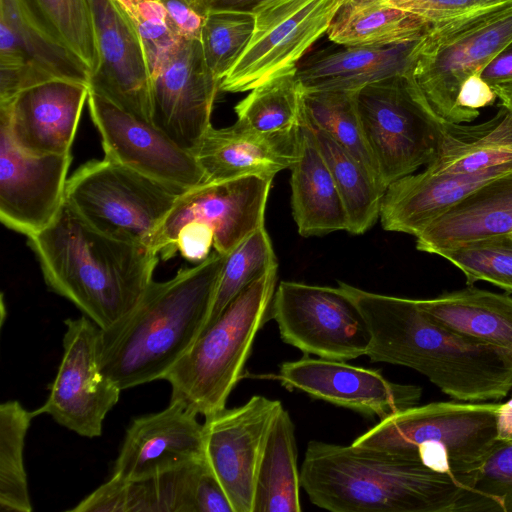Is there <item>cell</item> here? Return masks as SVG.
I'll list each match as a JSON object with an SVG mask.
<instances>
[{
    "instance_id": "obj_4",
    "label": "cell",
    "mask_w": 512,
    "mask_h": 512,
    "mask_svg": "<svg viewBox=\"0 0 512 512\" xmlns=\"http://www.w3.org/2000/svg\"><path fill=\"white\" fill-rule=\"evenodd\" d=\"M227 255L215 251L167 281L153 280L130 314L101 329L100 368L121 391L164 379L194 344Z\"/></svg>"
},
{
    "instance_id": "obj_28",
    "label": "cell",
    "mask_w": 512,
    "mask_h": 512,
    "mask_svg": "<svg viewBox=\"0 0 512 512\" xmlns=\"http://www.w3.org/2000/svg\"><path fill=\"white\" fill-rule=\"evenodd\" d=\"M416 303L430 319L448 330L512 352V297L507 294L468 285Z\"/></svg>"
},
{
    "instance_id": "obj_29",
    "label": "cell",
    "mask_w": 512,
    "mask_h": 512,
    "mask_svg": "<svg viewBox=\"0 0 512 512\" xmlns=\"http://www.w3.org/2000/svg\"><path fill=\"white\" fill-rule=\"evenodd\" d=\"M0 52L24 63L33 85L56 78L89 84L84 66L46 35L20 0H0Z\"/></svg>"
},
{
    "instance_id": "obj_44",
    "label": "cell",
    "mask_w": 512,
    "mask_h": 512,
    "mask_svg": "<svg viewBox=\"0 0 512 512\" xmlns=\"http://www.w3.org/2000/svg\"><path fill=\"white\" fill-rule=\"evenodd\" d=\"M175 31L182 38H200L204 16L187 0H160Z\"/></svg>"
},
{
    "instance_id": "obj_7",
    "label": "cell",
    "mask_w": 512,
    "mask_h": 512,
    "mask_svg": "<svg viewBox=\"0 0 512 512\" xmlns=\"http://www.w3.org/2000/svg\"><path fill=\"white\" fill-rule=\"evenodd\" d=\"M511 41L512 0L431 24L412 52L410 71L439 118L461 124L479 116L459 106L460 88Z\"/></svg>"
},
{
    "instance_id": "obj_27",
    "label": "cell",
    "mask_w": 512,
    "mask_h": 512,
    "mask_svg": "<svg viewBox=\"0 0 512 512\" xmlns=\"http://www.w3.org/2000/svg\"><path fill=\"white\" fill-rule=\"evenodd\" d=\"M290 169L292 213L299 234L309 237L347 231L340 193L304 117L298 157Z\"/></svg>"
},
{
    "instance_id": "obj_38",
    "label": "cell",
    "mask_w": 512,
    "mask_h": 512,
    "mask_svg": "<svg viewBox=\"0 0 512 512\" xmlns=\"http://www.w3.org/2000/svg\"><path fill=\"white\" fill-rule=\"evenodd\" d=\"M275 265L277 258L269 234L263 225L227 255L203 331L239 293Z\"/></svg>"
},
{
    "instance_id": "obj_23",
    "label": "cell",
    "mask_w": 512,
    "mask_h": 512,
    "mask_svg": "<svg viewBox=\"0 0 512 512\" xmlns=\"http://www.w3.org/2000/svg\"><path fill=\"white\" fill-rule=\"evenodd\" d=\"M512 171V163L481 173L451 174L425 169L388 185L381 203L380 221L387 231L419 235L472 191Z\"/></svg>"
},
{
    "instance_id": "obj_11",
    "label": "cell",
    "mask_w": 512,
    "mask_h": 512,
    "mask_svg": "<svg viewBox=\"0 0 512 512\" xmlns=\"http://www.w3.org/2000/svg\"><path fill=\"white\" fill-rule=\"evenodd\" d=\"M343 0H272L255 14L252 37L220 90L250 91L270 78L296 70L325 33Z\"/></svg>"
},
{
    "instance_id": "obj_13",
    "label": "cell",
    "mask_w": 512,
    "mask_h": 512,
    "mask_svg": "<svg viewBox=\"0 0 512 512\" xmlns=\"http://www.w3.org/2000/svg\"><path fill=\"white\" fill-rule=\"evenodd\" d=\"M63 354L50 393L34 415L48 414L59 425L88 438L102 434L121 390L101 371V328L85 315L64 321Z\"/></svg>"
},
{
    "instance_id": "obj_24",
    "label": "cell",
    "mask_w": 512,
    "mask_h": 512,
    "mask_svg": "<svg viewBox=\"0 0 512 512\" xmlns=\"http://www.w3.org/2000/svg\"><path fill=\"white\" fill-rule=\"evenodd\" d=\"M300 132L268 135L236 121L225 128L211 126L193 153L205 173L206 182L244 176L273 179L278 172L291 168L296 162Z\"/></svg>"
},
{
    "instance_id": "obj_42",
    "label": "cell",
    "mask_w": 512,
    "mask_h": 512,
    "mask_svg": "<svg viewBox=\"0 0 512 512\" xmlns=\"http://www.w3.org/2000/svg\"><path fill=\"white\" fill-rule=\"evenodd\" d=\"M475 489L496 499L503 512H512V443H496L479 471Z\"/></svg>"
},
{
    "instance_id": "obj_48",
    "label": "cell",
    "mask_w": 512,
    "mask_h": 512,
    "mask_svg": "<svg viewBox=\"0 0 512 512\" xmlns=\"http://www.w3.org/2000/svg\"><path fill=\"white\" fill-rule=\"evenodd\" d=\"M497 441L512 443V397L500 404L497 423Z\"/></svg>"
},
{
    "instance_id": "obj_50",
    "label": "cell",
    "mask_w": 512,
    "mask_h": 512,
    "mask_svg": "<svg viewBox=\"0 0 512 512\" xmlns=\"http://www.w3.org/2000/svg\"><path fill=\"white\" fill-rule=\"evenodd\" d=\"M357 1H363V0H343V4L349 3V2H357Z\"/></svg>"
},
{
    "instance_id": "obj_49",
    "label": "cell",
    "mask_w": 512,
    "mask_h": 512,
    "mask_svg": "<svg viewBox=\"0 0 512 512\" xmlns=\"http://www.w3.org/2000/svg\"><path fill=\"white\" fill-rule=\"evenodd\" d=\"M493 89L500 100V106L512 113V82L498 84Z\"/></svg>"
},
{
    "instance_id": "obj_34",
    "label": "cell",
    "mask_w": 512,
    "mask_h": 512,
    "mask_svg": "<svg viewBox=\"0 0 512 512\" xmlns=\"http://www.w3.org/2000/svg\"><path fill=\"white\" fill-rule=\"evenodd\" d=\"M303 91L296 70L256 86L234 111L242 125L268 135L298 134L303 123Z\"/></svg>"
},
{
    "instance_id": "obj_26",
    "label": "cell",
    "mask_w": 512,
    "mask_h": 512,
    "mask_svg": "<svg viewBox=\"0 0 512 512\" xmlns=\"http://www.w3.org/2000/svg\"><path fill=\"white\" fill-rule=\"evenodd\" d=\"M418 40L384 47L318 50L298 64L296 76L303 91L358 90L409 71Z\"/></svg>"
},
{
    "instance_id": "obj_46",
    "label": "cell",
    "mask_w": 512,
    "mask_h": 512,
    "mask_svg": "<svg viewBox=\"0 0 512 512\" xmlns=\"http://www.w3.org/2000/svg\"><path fill=\"white\" fill-rule=\"evenodd\" d=\"M479 74L491 87L512 82V41Z\"/></svg>"
},
{
    "instance_id": "obj_43",
    "label": "cell",
    "mask_w": 512,
    "mask_h": 512,
    "mask_svg": "<svg viewBox=\"0 0 512 512\" xmlns=\"http://www.w3.org/2000/svg\"><path fill=\"white\" fill-rule=\"evenodd\" d=\"M433 24L506 0H382Z\"/></svg>"
},
{
    "instance_id": "obj_21",
    "label": "cell",
    "mask_w": 512,
    "mask_h": 512,
    "mask_svg": "<svg viewBox=\"0 0 512 512\" xmlns=\"http://www.w3.org/2000/svg\"><path fill=\"white\" fill-rule=\"evenodd\" d=\"M203 424L177 401L164 410L135 418L126 430L112 477L139 480L204 457Z\"/></svg>"
},
{
    "instance_id": "obj_1",
    "label": "cell",
    "mask_w": 512,
    "mask_h": 512,
    "mask_svg": "<svg viewBox=\"0 0 512 512\" xmlns=\"http://www.w3.org/2000/svg\"><path fill=\"white\" fill-rule=\"evenodd\" d=\"M363 315L372 362L421 373L456 401L500 400L512 389V352L468 339L430 319L416 299L382 295L339 282Z\"/></svg>"
},
{
    "instance_id": "obj_45",
    "label": "cell",
    "mask_w": 512,
    "mask_h": 512,
    "mask_svg": "<svg viewBox=\"0 0 512 512\" xmlns=\"http://www.w3.org/2000/svg\"><path fill=\"white\" fill-rule=\"evenodd\" d=\"M497 95L479 73L471 75L461 86L458 94V104L460 107L479 111L481 108L491 106L495 103Z\"/></svg>"
},
{
    "instance_id": "obj_31",
    "label": "cell",
    "mask_w": 512,
    "mask_h": 512,
    "mask_svg": "<svg viewBox=\"0 0 512 512\" xmlns=\"http://www.w3.org/2000/svg\"><path fill=\"white\" fill-rule=\"evenodd\" d=\"M430 26L382 0H363L342 4L326 34L339 46L384 47L416 41Z\"/></svg>"
},
{
    "instance_id": "obj_9",
    "label": "cell",
    "mask_w": 512,
    "mask_h": 512,
    "mask_svg": "<svg viewBox=\"0 0 512 512\" xmlns=\"http://www.w3.org/2000/svg\"><path fill=\"white\" fill-rule=\"evenodd\" d=\"M356 104L385 189L434 159L445 122L429 105L410 69L358 89Z\"/></svg>"
},
{
    "instance_id": "obj_18",
    "label": "cell",
    "mask_w": 512,
    "mask_h": 512,
    "mask_svg": "<svg viewBox=\"0 0 512 512\" xmlns=\"http://www.w3.org/2000/svg\"><path fill=\"white\" fill-rule=\"evenodd\" d=\"M67 154H31L0 121V220L27 237L46 228L65 201Z\"/></svg>"
},
{
    "instance_id": "obj_30",
    "label": "cell",
    "mask_w": 512,
    "mask_h": 512,
    "mask_svg": "<svg viewBox=\"0 0 512 512\" xmlns=\"http://www.w3.org/2000/svg\"><path fill=\"white\" fill-rule=\"evenodd\" d=\"M511 163L512 113L500 106L491 119L480 124L445 122L436 155L426 169L475 174Z\"/></svg>"
},
{
    "instance_id": "obj_14",
    "label": "cell",
    "mask_w": 512,
    "mask_h": 512,
    "mask_svg": "<svg viewBox=\"0 0 512 512\" xmlns=\"http://www.w3.org/2000/svg\"><path fill=\"white\" fill-rule=\"evenodd\" d=\"M88 107L104 158L183 193L206 182L196 156L154 124L125 111L90 89Z\"/></svg>"
},
{
    "instance_id": "obj_8",
    "label": "cell",
    "mask_w": 512,
    "mask_h": 512,
    "mask_svg": "<svg viewBox=\"0 0 512 512\" xmlns=\"http://www.w3.org/2000/svg\"><path fill=\"white\" fill-rule=\"evenodd\" d=\"M271 178L244 176L205 182L178 196L152 236L150 248L162 260L180 253L196 264L211 248L231 253L264 225Z\"/></svg>"
},
{
    "instance_id": "obj_20",
    "label": "cell",
    "mask_w": 512,
    "mask_h": 512,
    "mask_svg": "<svg viewBox=\"0 0 512 512\" xmlns=\"http://www.w3.org/2000/svg\"><path fill=\"white\" fill-rule=\"evenodd\" d=\"M89 91V84L62 78L35 84L0 104V121L28 153H71Z\"/></svg>"
},
{
    "instance_id": "obj_10",
    "label": "cell",
    "mask_w": 512,
    "mask_h": 512,
    "mask_svg": "<svg viewBox=\"0 0 512 512\" xmlns=\"http://www.w3.org/2000/svg\"><path fill=\"white\" fill-rule=\"evenodd\" d=\"M175 189L106 158L67 179L65 200L97 229L150 248L178 196Z\"/></svg>"
},
{
    "instance_id": "obj_47",
    "label": "cell",
    "mask_w": 512,
    "mask_h": 512,
    "mask_svg": "<svg viewBox=\"0 0 512 512\" xmlns=\"http://www.w3.org/2000/svg\"><path fill=\"white\" fill-rule=\"evenodd\" d=\"M194 9L204 15L208 11H237L255 14L272 0H187Z\"/></svg>"
},
{
    "instance_id": "obj_33",
    "label": "cell",
    "mask_w": 512,
    "mask_h": 512,
    "mask_svg": "<svg viewBox=\"0 0 512 512\" xmlns=\"http://www.w3.org/2000/svg\"><path fill=\"white\" fill-rule=\"evenodd\" d=\"M307 124L313 132L343 201L348 221L347 231L352 234H363L379 219L386 189L346 148L322 130L312 127L308 122Z\"/></svg>"
},
{
    "instance_id": "obj_36",
    "label": "cell",
    "mask_w": 512,
    "mask_h": 512,
    "mask_svg": "<svg viewBox=\"0 0 512 512\" xmlns=\"http://www.w3.org/2000/svg\"><path fill=\"white\" fill-rule=\"evenodd\" d=\"M356 92L357 90L303 91V116L312 127L322 130L352 153L380 181L362 129Z\"/></svg>"
},
{
    "instance_id": "obj_25",
    "label": "cell",
    "mask_w": 512,
    "mask_h": 512,
    "mask_svg": "<svg viewBox=\"0 0 512 512\" xmlns=\"http://www.w3.org/2000/svg\"><path fill=\"white\" fill-rule=\"evenodd\" d=\"M512 235V171L472 191L416 236V248L440 255L492 236Z\"/></svg>"
},
{
    "instance_id": "obj_37",
    "label": "cell",
    "mask_w": 512,
    "mask_h": 512,
    "mask_svg": "<svg viewBox=\"0 0 512 512\" xmlns=\"http://www.w3.org/2000/svg\"><path fill=\"white\" fill-rule=\"evenodd\" d=\"M34 413L18 401L0 406V509L6 512H31L27 475L24 466L25 437Z\"/></svg>"
},
{
    "instance_id": "obj_15",
    "label": "cell",
    "mask_w": 512,
    "mask_h": 512,
    "mask_svg": "<svg viewBox=\"0 0 512 512\" xmlns=\"http://www.w3.org/2000/svg\"><path fill=\"white\" fill-rule=\"evenodd\" d=\"M278 400L252 396L245 404L205 417V458L222 485L233 512H253L258 468Z\"/></svg>"
},
{
    "instance_id": "obj_19",
    "label": "cell",
    "mask_w": 512,
    "mask_h": 512,
    "mask_svg": "<svg viewBox=\"0 0 512 512\" xmlns=\"http://www.w3.org/2000/svg\"><path fill=\"white\" fill-rule=\"evenodd\" d=\"M277 378L289 389L380 420L417 405L421 397L420 387L391 382L379 370L325 358L284 362Z\"/></svg>"
},
{
    "instance_id": "obj_40",
    "label": "cell",
    "mask_w": 512,
    "mask_h": 512,
    "mask_svg": "<svg viewBox=\"0 0 512 512\" xmlns=\"http://www.w3.org/2000/svg\"><path fill=\"white\" fill-rule=\"evenodd\" d=\"M439 256L462 271L467 285L486 281L512 293V235L478 239Z\"/></svg>"
},
{
    "instance_id": "obj_5",
    "label": "cell",
    "mask_w": 512,
    "mask_h": 512,
    "mask_svg": "<svg viewBox=\"0 0 512 512\" xmlns=\"http://www.w3.org/2000/svg\"><path fill=\"white\" fill-rule=\"evenodd\" d=\"M501 403L432 402L391 415L351 443L433 471L475 488L497 443Z\"/></svg>"
},
{
    "instance_id": "obj_17",
    "label": "cell",
    "mask_w": 512,
    "mask_h": 512,
    "mask_svg": "<svg viewBox=\"0 0 512 512\" xmlns=\"http://www.w3.org/2000/svg\"><path fill=\"white\" fill-rule=\"evenodd\" d=\"M98 65L91 90L152 123V75L139 31L118 0H90Z\"/></svg>"
},
{
    "instance_id": "obj_16",
    "label": "cell",
    "mask_w": 512,
    "mask_h": 512,
    "mask_svg": "<svg viewBox=\"0 0 512 512\" xmlns=\"http://www.w3.org/2000/svg\"><path fill=\"white\" fill-rule=\"evenodd\" d=\"M220 83L206 63L200 38H183L152 75V124L193 152L212 126Z\"/></svg>"
},
{
    "instance_id": "obj_22",
    "label": "cell",
    "mask_w": 512,
    "mask_h": 512,
    "mask_svg": "<svg viewBox=\"0 0 512 512\" xmlns=\"http://www.w3.org/2000/svg\"><path fill=\"white\" fill-rule=\"evenodd\" d=\"M215 483L204 457L139 480L111 477L72 512H200Z\"/></svg>"
},
{
    "instance_id": "obj_3",
    "label": "cell",
    "mask_w": 512,
    "mask_h": 512,
    "mask_svg": "<svg viewBox=\"0 0 512 512\" xmlns=\"http://www.w3.org/2000/svg\"><path fill=\"white\" fill-rule=\"evenodd\" d=\"M27 238L47 286L102 330L138 305L159 260L148 246L97 229L66 200L46 228Z\"/></svg>"
},
{
    "instance_id": "obj_6",
    "label": "cell",
    "mask_w": 512,
    "mask_h": 512,
    "mask_svg": "<svg viewBox=\"0 0 512 512\" xmlns=\"http://www.w3.org/2000/svg\"><path fill=\"white\" fill-rule=\"evenodd\" d=\"M277 267L269 268L239 293L166 374L170 401L204 417L226 407L256 334L271 317Z\"/></svg>"
},
{
    "instance_id": "obj_2",
    "label": "cell",
    "mask_w": 512,
    "mask_h": 512,
    "mask_svg": "<svg viewBox=\"0 0 512 512\" xmlns=\"http://www.w3.org/2000/svg\"><path fill=\"white\" fill-rule=\"evenodd\" d=\"M300 483L314 505L332 512H503L448 474L352 444L309 442Z\"/></svg>"
},
{
    "instance_id": "obj_39",
    "label": "cell",
    "mask_w": 512,
    "mask_h": 512,
    "mask_svg": "<svg viewBox=\"0 0 512 512\" xmlns=\"http://www.w3.org/2000/svg\"><path fill=\"white\" fill-rule=\"evenodd\" d=\"M200 41L206 63L222 80L250 41L255 17L237 11H208L204 15Z\"/></svg>"
},
{
    "instance_id": "obj_35",
    "label": "cell",
    "mask_w": 512,
    "mask_h": 512,
    "mask_svg": "<svg viewBox=\"0 0 512 512\" xmlns=\"http://www.w3.org/2000/svg\"><path fill=\"white\" fill-rule=\"evenodd\" d=\"M20 1L46 35L91 76L98 65V49L90 0Z\"/></svg>"
},
{
    "instance_id": "obj_32",
    "label": "cell",
    "mask_w": 512,
    "mask_h": 512,
    "mask_svg": "<svg viewBox=\"0 0 512 512\" xmlns=\"http://www.w3.org/2000/svg\"><path fill=\"white\" fill-rule=\"evenodd\" d=\"M300 471L294 424L284 407L276 415L258 468L253 512H299Z\"/></svg>"
},
{
    "instance_id": "obj_12",
    "label": "cell",
    "mask_w": 512,
    "mask_h": 512,
    "mask_svg": "<svg viewBox=\"0 0 512 512\" xmlns=\"http://www.w3.org/2000/svg\"><path fill=\"white\" fill-rule=\"evenodd\" d=\"M270 312L282 340L305 354L340 361L366 355L367 323L339 286L282 281Z\"/></svg>"
},
{
    "instance_id": "obj_41",
    "label": "cell",
    "mask_w": 512,
    "mask_h": 512,
    "mask_svg": "<svg viewBox=\"0 0 512 512\" xmlns=\"http://www.w3.org/2000/svg\"><path fill=\"white\" fill-rule=\"evenodd\" d=\"M134 21L145 46L151 75L183 39L173 28L160 0H118Z\"/></svg>"
}]
</instances>
